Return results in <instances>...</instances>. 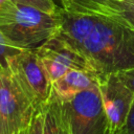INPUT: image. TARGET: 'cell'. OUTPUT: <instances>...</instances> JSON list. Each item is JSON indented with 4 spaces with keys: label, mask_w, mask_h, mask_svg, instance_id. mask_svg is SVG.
Masks as SVG:
<instances>
[{
    "label": "cell",
    "mask_w": 134,
    "mask_h": 134,
    "mask_svg": "<svg viewBox=\"0 0 134 134\" xmlns=\"http://www.w3.org/2000/svg\"><path fill=\"white\" fill-rule=\"evenodd\" d=\"M57 37L85 55L99 79L134 67V31L98 14L61 5Z\"/></svg>",
    "instance_id": "obj_1"
},
{
    "label": "cell",
    "mask_w": 134,
    "mask_h": 134,
    "mask_svg": "<svg viewBox=\"0 0 134 134\" xmlns=\"http://www.w3.org/2000/svg\"><path fill=\"white\" fill-rule=\"evenodd\" d=\"M60 22L55 14L12 3L0 13V31L17 48L36 49L59 30Z\"/></svg>",
    "instance_id": "obj_2"
},
{
    "label": "cell",
    "mask_w": 134,
    "mask_h": 134,
    "mask_svg": "<svg viewBox=\"0 0 134 134\" xmlns=\"http://www.w3.org/2000/svg\"><path fill=\"white\" fill-rule=\"evenodd\" d=\"M61 103L63 121L68 134L110 133L98 84Z\"/></svg>",
    "instance_id": "obj_3"
},
{
    "label": "cell",
    "mask_w": 134,
    "mask_h": 134,
    "mask_svg": "<svg viewBox=\"0 0 134 134\" xmlns=\"http://www.w3.org/2000/svg\"><path fill=\"white\" fill-rule=\"evenodd\" d=\"M8 72L36 109L43 108L52 92V82L35 49H25L7 62Z\"/></svg>",
    "instance_id": "obj_4"
},
{
    "label": "cell",
    "mask_w": 134,
    "mask_h": 134,
    "mask_svg": "<svg viewBox=\"0 0 134 134\" xmlns=\"http://www.w3.org/2000/svg\"><path fill=\"white\" fill-rule=\"evenodd\" d=\"M35 111L10 73L0 69V134H26Z\"/></svg>",
    "instance_id": "obj_5"
},
{
    "label": "cell",
    "mask_w": 134,
    "mask_h": 134,
    "mask_svg": "<svg viewBox=\"0 0 134 134\" xmlns=\"http://www.w3.org/2000/svg\"><path fill=\"white\" fill-rule=\"evenodd\" d=\"M35 50L52 83L73 69L89 72L97 77L88 59L57 36L50 38Z\"/></svg>",
    "instance_id": "obj_6"
},
{
    "label": "cell",
    "mask_w": 134,
    "mask_h": 134,
    "mask_svg": "<svg viewBox=\"0 0 134 134\" xmlns=\"http://www.w3.org/2000/svg\"><path fill=\"white\" fill-rule=\"evenodd\" d=\"M98 89L110 133L116 134L126 121L134 99V92L121 82L116 72L99 79Z\"/></svg>",
    "instance_id": "obj_7"
},
{
    "label": "cell",
    "mask_w": 134,
    "mask_h": 134,
    "mask_svg": "<svg viewBox=\"0 0 134 134\" xmlns=\"http://www.w3.org/2000/svg\"><path fill=\"white\" fill-rule=\"evenodd\" d=\"M103 15L134 31V0H61V5Z\"/></svg>",
    "instance_id": "obj_8"
},
{
    "label": "cell",
    "mask_w": 134,
    "mask_h": 134,
    "mask_svg": "<svg viewBox=\"0 0 134 134\" xmlns=\"http://www.w3.org/2000/svg\"><path fill=\"white\" fill-rule=\"evenodd\" d=\"M98 84V79L86 71L69 70L52 83V92L61 99L67 100L77 93Z\"/></svg>",
    "instance_id": "obj_9"
},
{
    "label": "cell",
    "mask_w": 134,
    "mask_h": 134,
    "mask_svg": "<svg viewBox=\"0 0 134 134\" xmlns=\"http://www.w3.org/2000/svg\"><path fill=\"white\" fill-rule=\"evenodd\" d=\"M43 111V134H63L64 124L62 116V103L53 92H51L48 102L44 105Z\"/></svg>",
    "instance_id": "obj_10"
},
{
    "label": "cell",
    "mask_w": 134,
    "mask_h": 134,
    "mask_svg": "<svg viewBox=\"0 0 134 134\" xmlns=\"http://www.w3.org/2000/svg\"><path fill=\"white\" fill-rule=\"evenodd\" d=\"M22 51V49H19L15 47L0 31V69L7 71L8 70V59L14 57L15 54Z\"/></svg>",
    "instance_id": "obj_11"
},
{
    "label": "cell",
    "mask_w": 134,
    "mask_h": 134,
    "mask_svg": "<svg viewBox=\"0 0 134 134\" xmlns=\"http://www.w3.org/2000/svg\"><path fill=\"white\" fill-rule=\"evenodd\" d=\"M12 1L14 3L30 6L49 14H55L59 8L53 0H12Z\"/></svg>",
    "instance_id": "obj_12"
},
{
    "label": "cell",
    "mask_w": 134,
    "mask_h": 134,
    "mask_svg": "<svg viewBox=\"0 0 134 134\" xmlns=\"http://www.w3.org/2000/svg\"><path fill=\"white\" fill-rule=\"evenodd\" d=\"M43 125H44L43 108L36 109L26 134H43Z\"/></svg>",
    "instance_id": "obj_13"
},
{
    "label": "cell",
    "mask_w": 134,
    "mask_h": 134,
    "mask_svg": "<svg viewBox=\"0 0 134 134\" xmlns=\"http://www.w3.org/2000/svg\"><path fill=\"white\" fill-rule=\"evenodd\" d=\"M116 134H134V99L124 126Z\"/></svg>",
    "instance_id": "obj_14"
},
{
    "label": "cell",
    "mask_w": 134,
    "mask_h": 134,
    "mask_svg": "<svg viewBox=\"0 0 134 134\" xmlns=\"http://www.w3.org/2000/svg\"><path fill=\"white\" fill-rule=\"evenodd\" d=\"M116 73H117L118 77L121 80V82L134 92V67H131V68H128L125 70H120Z\"/></svg>",
    "instance_id": "obj_15"
},
{
    "label": "cell",
    "mask_w": 134,
    "mask_h": 134,
    "mask_svg": "<svg viewBox=\"0 0 134 134\" xmlns=\"http://www.w3.org/2000/svg\"><path fill=\"white\" fill-rule=\"evenodd\" d=\"M13 3L12 0H0V13L3 12L5 8H7Z\"/></svg>",
    "instance_id": "obj_16"
},
{
    "label": "cell",
    "mask_w": 134,
    "mask_h": 134,
    "mask_svg": "<svg viewBox=\"0 0 134 134\" xmlns=\"http://www.w3.org/2000/svg\"><path fill=\"white\" fill-rule=\"evenodd\" d=\"M54 2H55V4L58 5V7H59V4H60V2H61V0H53Z\"/></svg>",
    "instance_id": "obj_17"
},
{
    "label": "cell",
    "mask_w": 134,
    "mask_h": 134,
    "mask_svg": "<svg viewBox=\"0 0 134 134\" xmlns=\"http://www.w3.org/2000/svg\"><path fill=\"white\" fill-rule=\"evenodd\" d=\"M63 116V115H62ZM63 124H64V121H63ZM63 134H68L67 133V130H66V128H65V126H64V131H63Z\"/></svg>",
    "instance_id": "obj_18"
},
{
    "label": "cell",
    "mask_w": 134,
    "mask_h": 134,
    "mask_svg": "<svg viewBox=\"0 0 134 134\" xmlns=\"http://www.w3.org/2000/svg\"><path fill=\"white\" fill-rule=\"evenodd\" d=\"M109 134H111V133H109Z\"/></svg>",
    "instance_id": "obj_19"
}]
</instances>
